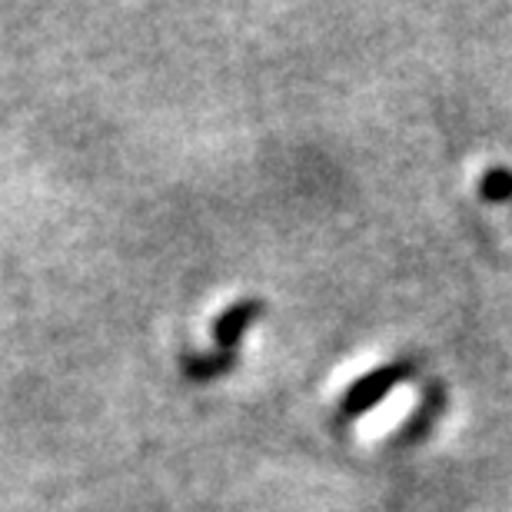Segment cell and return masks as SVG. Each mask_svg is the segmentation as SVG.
<instances>
[{
    "mask_svg": "<svg viewBox=\"0 0 512 512\" xmlns=\"http://www.w3.org/2000/svg\"><path fill=\"white\" fill-rule=\"evenodd\" d=\"M260 313H263V300H240V303H233L230 310L217 320V326H213V336H217L220 353L233 356V350H237L240 333L247 330V326H250Z\"/></svg>",
    "mask_w": 512,
    "mask_h": 512,
    "instance_id": "2",
    "label": "cell"
},
{
    "mask_svg": "<svg viewBox=\"0 0 512 512\" xmlns=\"http://www.w3.org/2000/svg\"><path fill=\"white\" fill-rule=\"evenodd\" d=\"M233 360H237V356H227V353L213 356V360H207V356H197V360H183V370H187V376H193V380H210V376L227 373L233 366Z\"/></svg>",
    "mask_w": 512,
    "mask_h": 512,
    "instance_id": "3",
    "label": "cell"
},
{
    "mask_svg": "<svg viewBox=\"0 0 512 512\" xmlns=\"http://www.w3.org/2000/svg\"><path fill=\"white\" fill-rule=\"evenodd\" d=\"M413 370H416V363L399 360V363L383 366V370H373L370 376H363V380H356L350 389H346V396H343V403H340V413H343L346 419L363 416L366 409H373L376 403H383V396H386L396 383L409 380V376H413Z\"/></svg>",
    "mask_w": 512,
    "mask_h": 512,
    "instance_id": "1",
    "label": "cell"
},
{
    "mask_svg": "<svg viewBox=\"0 0 512 512\" xmlns=\"http://www.w3.org/2000/svg\"><path fill=\"white\" fill-rule=\"evenodd\" d=\"M509 187H512L509 173H493V177H486V180H483V197H493V200L509 197V193H512Z\"/></svg>",
    "mask_w": 512,
    "mask_h": 512,
    "instance_id": "4",
    "label": "cell"
}]
</instances>
